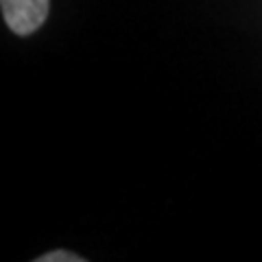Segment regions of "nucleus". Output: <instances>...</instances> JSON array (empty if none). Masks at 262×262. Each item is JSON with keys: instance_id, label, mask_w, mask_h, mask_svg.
<instances>
[{"instance_id": "obj_1", "label": "nucleus", "mask_w": 262, "mask_h": 262, "mask_svg": "<svg viewBox=\"0 0 262 262\" xmlns=\"http://www.w3.org/2000/svg\"><path fill=\"white\" fill-rule=\"evenodd\" d=\"M3 18L15 35L35 33L48 18V0H0Z\"/></svg>"}, {"instance_id": "obj_2", "label": "nucleus", "mask_w": 262, "mask_h": 262, "mask_svg": "<svg viewBox=\"0 0 262 262\" xmlns=\"http://www.w3.org/2000/svg\"><path fill=\"white\" fill-rule=\"evenodd\" d=\"M37 262H83V258L72 251H51V253L39 256Z\"/></svg>"}]
</instances>
